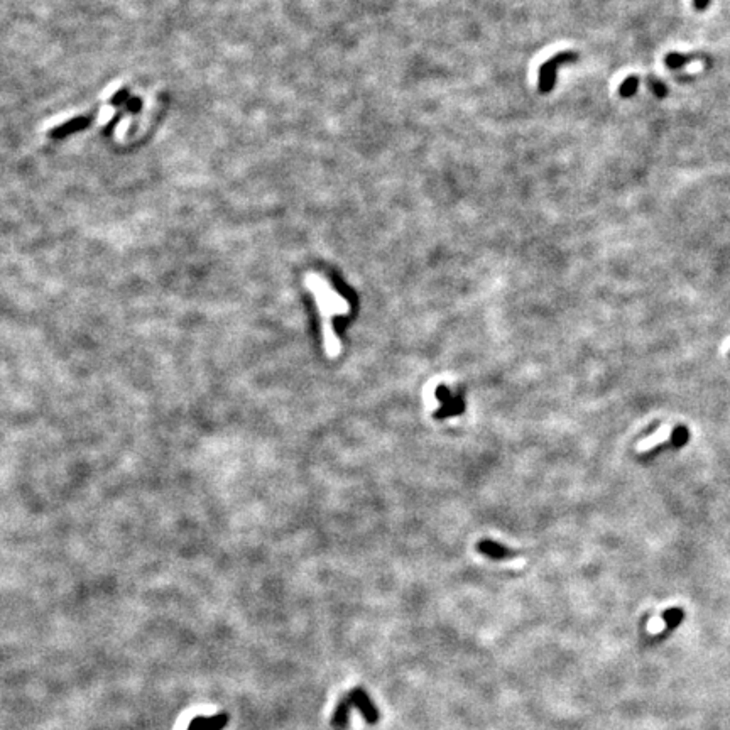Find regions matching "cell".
I'll return each instance as SVG.
<instances>
[{
  "mask_svg": "<svg viewBox=\"0 0 730 730\" xmlns=\"http://www.w3.org/2000/svg\"><path fill=\"white\" fill-rule=\"evenodd\" d=\"M306 284L316 296V304H318L320 315H322V331H323V348L324 354L330 359L340 355L342 345L336 338L334 327H331V318L336 315H345L348 311V304L345 303L342 296H338L335 291L330 289L327 282L318 275H306Z\"/></svg>",
  "mask_w": 730,
  "mask_h": 730,
  "instance_id": "6da1fadb",
  "label": "cell"
},
{
  "mask_svg": "<svg viewBox=\"0 0 730 730\" xmlns=\"http://www.w3.org/2000/svg\"><path fill=\"white\" fill-rule=\"evenodd\" d=\"M578 58L580 56L577 51H561L558 52V55H554L551 59H548L546 63L539 68L538 90L541 93H550L554 88V83H557L558 68L561 66V64L575 63V61H578Z\"/></svg>",
  "mask_w": 730,
  "mask_h": 730,
  "instance_id": "7a4b0ae2",
  "label": "cell"
},
{
  "mask_svg": "<svg viewBox=\"0 0 730 730\" xmlns=\"http://www.w3.org/2000/svg\"><path fill=\"white\" fill-rule=\"evenodd\" d=\"M348 696H350L352 705H354V707L359 710L360 713H362L364 720L367 722V724L374 725L379 722V719H380L379 710H377L375 705L372 703L371 696H368V693L365 692L364 688H360V687L354 688L350 693H348Z\"/></svg>",
  "mask_w": 730,
  "mask_h": 730,
  "instance_id": "3957f363",
  "label": "cell"
},
{
  "mask_svg": "<svg viewBox=\"0 0 730 730\" xmlns=\"http://www.w3.org/2000/svg\"><path fill=\"white\" fill-rule=\"evenodd\" d=\"M352 707H354V705H352V700L348 695H345L338 700V703H336V707H335L334 717H331V725H334L335 729L340 730V729L347 727Z\"/></svg>",
  "mask_w": 730,
  "mask_h": 730,
  "instance_id": "277c9868",
  "label": "cell"
},
{
  "mask_svg": "<svg viewBox=\"0 0 730 730\" xmlns=\"http://www.w3.org/2000/svg\"><path fill=\"white\" fill-rule=\"evenodd\" d=\"M671 435H673L671 426H669V424L661 426V428L654 433V435L640 441V443L638 445V452H649V450L656 448V446H658L659 443H664V441H668L669 438H671Z\"/></svg>",
  "mask_w": 730,
  "mask_h": 730,
  "instance_id": "5b68a950",
  "label": "cell"
},
{
  "mask_svg": "<svg viewBox=\"0 0 730 730\" xmlns=\"http://www.w3.org/2000/svg\"><path fill=\"white\" fill-rule=\"evenodd\" d=\"M88 125V119H83V117H80V119H73L70 122H66V124L59 125V127L52 129L51 131V136L52 137H64L68 136V134L75 132V131H81V129H85Z\"/></svg>",
  "mask_w": 730,
  "mask_h": 730,
  "instance_id": "8992f818",
  "label": "cell"
},
{
  "mask_svg": "<svg viewBox=\"0 0 730 730\" xmlns=\"http://www.w3.org/2000/svg\"><path fill=\"white\" fill-rule=\"evenodd\" d=\"M230 715L227 712L215 713V715L205 717V729L206 730H223L229 725Z\"/></svg>",
  "mask_w": 730,
  "mask_h": 730,
  "instance_id": "52a82bcc",
  "label": "cell"
},
{
  "mask_svg": "<svg viewBox=\"0 0 730 730\" xmlns=\"http://www.w3.org/2000/svg\"><path fill=\"white\" fill-rule=\"evenodd\" d=\"M693 59H695V56L681 55V52H669V55L666 56V59H664V63H666V66L669 68V70H676V68H681L683 64H687Z\"/></svg>",
  "mask_w": 730,
  "mask_h": 730,
  "instance_id": "ba28073f",
  "label": "cell"
},
{
  "mask_svg": "<svg viewBox=\"0 0 730 730\" xmlns=\"http://www.w3.org/2000/svg\"><path fill=\"white\" fill-rule=\"evenodd\" d=\"M638 87H639V78H638V76H627V78L622 81V85H620V87H619L620 96H624V99H629V96L634 95L636 90H638Z\"/></svg>",
  "mask_w": 730,
  "mask_h": 730,
  "instance_id": "9c48e42d",
  "label": "cell"
},
{
  "mask_svg": "<svg viewBox=\"0 0 730 730\" xmlns=\"http://www.w3.org/2000/svg\"><path fill=\"white\" fill-rule=\"evenodd\" d=\"M649 87H651V90L654 92V95L658 96V99L666 96V93H668L666 85H664L663 81H659L658 78H651V81H649Z\"/></svg>",
  "mask_w": 730,
  "mask_h": 730,
  "instance_id": "30bf717a",
  "label": "cell"
},
{
  "mask_svg": "<svg viewBox=\"0 0 730 730\" xmlns=\"http://www.w3.org/2000/svg\"><path fill=\"white\" fill-rule=\"evenodd\" d=\"M186 730H206L205 729V717H203V715L194 717V719L188 724V729H186Z\"/></svg>",
  "mask_w": 730,
  "mask_h": 730,
  "instance_id": "8fae6325",
  "label": "cell"
},
{
  "mask_svg": "<svg viewBox=\"0 0 730 730\" xmlns=\"http://www.w3.org/2000/svg\"><path fill=\"white\" fill-rule=\"evenodd\" d=\"M127 95H129V92H127V90H120V92H117V95L113 96V99H112V105H119V103H122V101H124L125 99H127Z\"/></svg>",
  "mask_w": 730,
  "mask_h": 730,
  "instance_id": "7c38bea8",
  "label": "cell"
},
{
  "mask_svg": "<svg viewBox=\"0 0 730 730\" xmlns=\"http://www.w3.org/2000/svg\"><path fill=\"white\" fill-rule=\"evenodd\" d=\"M708 6H710V0H693V7L700 12L707 10Z\"/></svg>",
  "mask_w": 730,
  "mask_h": 730,
  "instance_id": "4fadbf2b",
  "label": "cell"
}]
</instances>
